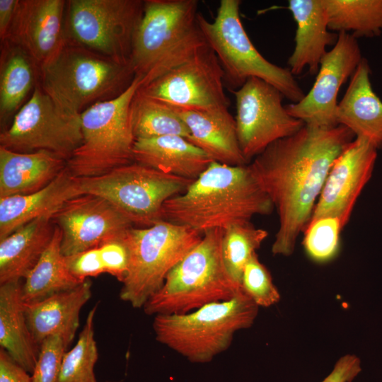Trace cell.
I'll return each mask as SVG.
<instances>
[{"label":"cell","mask_w":382,"mask_h":382,"mask_svg":"<svg viewBox=\"0 0 382 382\" xmlns=\"http://www.w3.org/2000/svg\"><path fill=\"white\" fill-rule=\"evenodd\" d=\"M82 140L81 117L59 110L39 82L9 127L0 134V146L9 150L21 153L46 150L66 161Z\"/></svg>","instance_id":"cell-12"},{"label":"cell","mask_w":382,"mask_h":382,"mask_svg":"<svg viewBox=\"0 0 382 382\" xmlns=\"http://www.w3.org/2000/svg\"><path fill=\"white\" fill-rule=\"evenodd\" d=\"M105 273L123 282L127 274L129 253L123 239L110 241L98 247Z\"/></svg>","instance_id":"cell-37"},{"label":"cell","mask_w":382,"mask_h":382,"mask_svg":"<svg viewBox=\"0 0 382 382\" xmlns=\"http://www.w3.org/2000/svg\"><path fill=\"white\" fill-rule=\"evenodd\" d=\"M91 286L88 278L72 289L24 303L28 325L40 346L53 335L62 336L67 345L71 343L79 326L80 311L91 296Z\"/></svg>","instance_id":"cell-19"},{"label":"cell","mask_w":382,"mask_h":382,"mask_svg":"<svg viewBox=\"0 0 382 382\" xmlns=\"http://www.w3.org/2000/svg\"><path fill=\"white\" fill-rule=\"evenodd\" d=\"M224 84L220 62L207 44L192 58L138 91L176 108L209 110L229 108Z\"/></svg>","instance_id":"cell-14"},{"label":"cell","mask_w":382,"mask_h":382,"mask_svg":"<svg viewBox=\"0 0 382 382\" xmlns=\"http://www.w3.org/2000/svg\"><path fill=\"white\" fill-rule=\"evenodd\" d=\"M54 230L51 217H40L0 240V284L25 279L50 245Z\"/></svg>","instance_id":"cell-26"},{"label":"cell","mask_w":382,"mask_h":382,"mask_svg":"<svg viewBox=\"0 0 382 382\" xmlns=\"http://www.w3.org/2000/svg\"><path fill=\"white\" fill-rule=\"evenodd\" d=\"M98 304L89 311L75 346L66 352L57 382H97L94 368L98 352L94 337V318Z\"/></svg>","instance_id":"cell-33"},{"label":"cell","mask_w":382,"mask_h":382,"mask_svg":"<svg viewBox=\"0 0 382 382\" xmlns=\"http://www.w3.org/2000/svg\"><path fill=\"white\" fill-rule=\"evenodd\" d=\"M223 234L224 229L216 228L202 235L144 305L146 315L185 314L212 303L230 300L243 290L224 262Z\"/></svg>","instance_id":"cell-5"},{"label":"cell","mask_w":382,"mask_h":382,"mask_svg":"<svg viewBox=\"0 0 382 382\" xmlns=\"http://www.w3.org/2000/svg\"><path fill=\"white\" fill-rule=\"evenodd\" d=\"M19 0H0L1 42L7 40Z\"/></svg>","instance_id":"cell-41"},{"label":"cell","mask_w":382,"mask_h":382,"mask_svg":"<svg viewBox=\"0 0 382 382\" xmlns=\"http://www.w3.org/2000/svg\"><path fill=\"white\" fill-rule=\"evenodd\" d=\"M39 78L42 89L59 110L79 117L92 105L122 93L135 74L131 65L67 41L40 66Z\"/></svg>","instance_id":"cell-4"},{"label":"cell","mask_w":382,"mask_h":382,"mask_svg":"<svg viewBox=\"0 0 382 382\" xmlns=\"http://www.w3.org/2000/svg\"><path fill=\"white\" fill-rule=\"evenodd\" d=\"M267 236L266 230L256 228L250 221L234 224L224 230V262L232 279L241 286L245 265Z\"/></svg>","instance_id":"cell-32"},{"label":"cell","mask_w":382,"mask_h":382,"mask_svg":"<svg viewBox=\"0 0 382 382\" xmlns=\"http://www.w3.org/2000/svg\"><path fill=\"white\" fill-rule=\"evenodd\" d=\"M83 194L101 197L138 228L162 221V207L194 181L133 162L103 175L77 178Z\"/></svg>","instance_id":"cell-10"},{"label":"cell","mask_w":382,"mask_h":382,"mask_svg":"<svg viewBox=\"0 0 382 382\" xmlns=\"http://www.w3.org/2000/svg\"><path fill=\"white\" fill-rule=\"evenodd\" d=\"M241 4L240 0H221L212 22L197 15L206 42L223 69L224 83L233 91L256 77L274 86L293 103L299 102L305 93L289 69L269 62L250 40L240 17Z\"/></svg>","instance_id":"cell-7"},{"label":"cell","mask_w":382,"mask_h":382,"mask_svg":"<svg viewBox=\"0 0 382 382\" xmlns=\"http://www.w3.org/2000/svg\"><path fill=\"white\" fill-rule=\"evenodd\" d=\"M202 235L162 220L147 228H129L122 238L129 253L121 300L143 308L170 270L200 241Z\"/></svg>","instance_id":"cell-9"},{"label":"cell","mask_w":382,"mask_h":382,"mask_svg":"<svg viewBox=\"0 0 382 382\" xmlns=\"http://www.w3.org/2000/svg\"><path fill=\"white\" fill-rule=\"evenodd\" d=\"M0 382H33L31 374L0 349Z\"/></svg>","instance_id":"cell-40"},{"label":"cell","mask_w":382,"mask_h":382,"mask_svg":"<svg viewBox=\"0 0 382 382\" xmlns=\"http://www.w3.org/2000/svg\"><path fill=\"white\" fill-rule=\"evenodd\" d=\"M78 180L66 168L35 192L0 198V240L40 217H51L69 199L81 195Z\"/></svg>","instance_id":"cell-22"},{"label":"cell","mask_w":382,"mask_h":382,"mask_svg":"<svg viewBox=\"0 0 382 382\" xmlns=\"http://www.w3.org/2000/svg\"><path fill=\"white\" fill-rule=\"evenodd\" d=\"M331 31L356 38L371 37L382 30V0H323Z\"/></svg>","instance_id":"cell-30"},{"label":"cell","mask_w":382,"mask_h":382,"mask_svg":"<svg viewBox=\"0 0 382 382\" xmlns=\"http://www.w3.org/2000/svg\"><path fill=\"white\" fill-rule=\"evenodd\" d=\"M343 228L340 220L335 216L311 220L303 232V244L306 253L316 261L331 259L337 252L340 232Z\"/></svg>","instance_id":"cell-34"},{"label":"cell","mask_w":382,"mask_h":382,"mask_svg":"<svg viewBox=\"0 0 382 382\" xmlns=\"http://www.w3.org/2000/svg\"><path fill=\"white\" fill-rule=\"evenodd\" d=\"M377 150L360 138H355L345 146L330 168L311 220L335 216L345 228L358 197L371 177Z\"/></svg>","instance_id":"cell-17"},{"label":"cell","mask_w":382,"mask_h":382,"mask_svg":"<svg viewBox=\"0 0 382 382\" xmlns=\"http://www.w3.org/2000/svg\"><path fill=\"white\" fill-rule=\"evenodd\" d=\"M186 124L190 143L212 161L229 166H245L238 141L235 117L228 108L191 110L175 108Z\"/></svg>","instance_id":"cell-20"},{"label":"cell","mask_w":382,"mask_h":382,"mask_svg":"<svg viewBox=\"0 0 382 382\" xmlns=\"http://www.w3.org/2000/svg\"><path fill=\"white\" fill-rule=\"evenodd\" d=\"M62 233L55 225L52 239L39 261L24 279L22 299L24 303L43 300L52 295L72 289L83 281L69 271L62 253Z\"/></svg>","instance_id":"cell-29"},{"label":"cell","mask_w":382,"mask_h":382,"mask_svg":"<svg viewBox=\"0 0 382 382\" xmlns=\"http://www.w3.org/2000/svg\"><path fill=\"white\" fill-rule=\"evenodd\" d=\"M68 347L59 335L46 337L40 344L39 356L31 374L33 382H57L64 355Z\"/></svg>","instance_id":"cell-36"},{"label":"cell","mask_w":382,"mask_h":382,"mask_svg":"<svg viewBox=\"0 0 382 382\" xmlns=\"http://www.w3.org/2000/svg\"><path fill=\"white\" fill-rule=\"evenodd\" d=\"M143 8L141 0L66 1V40L119 64L131 65Z\"/></svg>","instance_id":"cell-11"},{"label":"cell","mask_w":382,"mask_h":382,"mask_svg":"<svg viewBox=\"0 0 382 382\" xmlns=\"http://www.w3.org/2000/svg\"><path fill=\"white\" fill-rule=\"evenodd\" d=\"M52 219L62 231L61 249L64 256L121 240L134 227L111 203L91 194L69 199Z\"/></svg>","instance_id":"cell-16"},{"label":"cell","mask_w":382,"mask_h":382,"mask_svg":"<svg viewBox=\"0 0 382 382\" xmlns=\"http://www.w3.org/2000/svg\"><path fill=\"white\" fill-rule=\"evenodd\" d=\"M354 137L340 125L332 128L305 125L296 134L271 144L248 164L277 212L273 255L294 253L334 161Z\"/></svg>","instance_id":"cell-1"},{"label":"cell","mask_w":382,"mask_h":382,"mask_svg":"<svg viewBox=\"0 0 382 382\" xmlns=\"http://www.w3.org/2000/svg\"><path fill=\"white\" fill-rule=\"evenodd\" d=\"M273 209L248 164L234 166L213 161L183 193L164 203L161 214L163 220L203 235L250 221L256 215L270 214Z\"/></svg>","instance_id":"cell-2"},{"label":"cell","mask_w":382,"mask_h":382,"mask_svg":"<svg viewBox=\"0 0 382 382\" xmlns=\"http://www.w3.org/2000/svg\"><path fill=\"white\" fill-rule=\"evenodd\" d=\"M288 8L297 25L295 47L287 62L289 70L294 76L308 67L316 75L327 46H334L338 34L328 29L323 0H289Z\"/></svg>","instance_id":"cell-21"},{"label":"cell","mask_w":382,"mask_h":382,"mask_svg":"<svg viewBox=\"0 0 382 382\" xmlns=\"http://www.w3.org/2000/svg\"><path fill=\"white\" fill-rule=\"evenodd\" d=\"M133 158L134 162L192 180L214 161L186 138L175 135L136 139Z\"/></svg>","instance_id":"cell-25"},{"label":"cell","mask_w":382,"mask_h":382,"mask_svg":"<svg viewBox=\"0 0 382 382\" xmlns=\"http://www.w3.org/2000/svg\"><path fill=\"white\" fill-rule=\"evenodd\" d=\"M66 167V159L49 151L21 153L0 146V198L39 191Z\"/></svg>","instance_id":"cell-24"},{"label":"cell","mask_w":382,"mask_h":382,"mask_svg":"<svg viewBox=\"0 0 382 382\" xmlns=\"http://www.w3.org/2000/svg\"><path fill=\"white\" fill-rule=\"evenodd\" d=\"M257 313L258 306L242 290L185 314L156 315L153 329L158 342L191 362L208 363L231 346L237 331L251 327Z\"/></svg>","instance_id":"cell-6"},{"label":"cell","mask_w":382,"mask_h":382,"mask_svg":"<svg viewBox=\"0 0 382 382\" xmlns=\"http://www.w3.org/2000/svg\"><path fill=\"white\" fill-rule=\"evenodd\" d=\"M66 8L64 0H19L7 40L23 49L40 67L67 42Z\"/></svg>","instance_id":"cell-18"},{"label":"cell","mask_w":382,"mask_h":382,"mask_svg":"<svg viewBox=\"0 0 382 382\" xmlns=\"http://www.w3.org/2000/svg\"><path fill=\"white\" fill-rule=\"evenodd\" d=\"M362 59L357 38L347 33H339L333 48L321 59L311 90L299 102L285 105L289 114L306 125L321 128L339 125L337 94Z\"/></svg>","instance_id":"cell-15"},{"label":"cell","mask_w":382,"mask_h":382,"mask_svg":"<svg viewBox=\"0 0 382 382\" xmlns=\"http://www.w3.org/2000/svg\"><path fill=\"white\" fill-rule=\"evenodd\" d=\"M65 261L70 272L81 281L105 273L98 247L65 256Z\"/></svg>","instance_id":"cell-38"},{"label":"cell","mask_w":382,"mask_h":382,"mask_svg":"<svg viewBox=\"0 0 382 382\" xmlns=\"http://www.w3.org/2000/svg\"><path fill=\"white\" fill-rule=\"evenodd\" d=\"M360 359L355 355L342 357L330 374L321 382H352L361 372Z\"/></svg>","instance_id":"cell-39"},{"label":"cell","mask_w":382,"mask_h":382,"mask_svg":"<svg viewBox=\"0 0 382 382\" xmlns=\"http://www.w3.org/2000/svg\"><path fill=\"white\" fill-rule=\"evenodd\" d=\"M197 0H146L134 37L131 66L145 86L192 58L206 40Z\"/></svg>","instance_id":"cell-3"},{"label":"cell","mask_w":382,"mask_h":382,"mask_svg":"<svg viewBox=\"0 0 382 382\" xmlns=\"http://www.w3.org/2000/svg\"><path fill=\"white\" fill-rule=\"evenodd\" d=\"M141 85L135 76L117 96L98 102L81 114L83 140L66 161V168L76 178L97 176L134 162L130 105Z\"/></svg>","instance_id":"cell-8"},{"label":"cell","mask_w":382,"mask_h":382,"mask_svg":"<svg viewBox=\"0 0 382 382\" xmlns=\"http://www.w3.org/2000/svg\"><path fill=\"white\" fill-rule=\"evenodd\" d=\"M130 117L136 139L171 135L187 139L190 135L186 124L174 107L143 95L138 90L131 103Z\"/></svg>","instance_id":"cell-31"},{"label":"cell","mask_w":382,"mask_h":382,"mask_svg":"<svg viewBox=\"0 0 382 382\" xmlns=\"http://www.w3.org/2000/svg\"><path fill=\"white\" fill-rule=\"evenodd\" d=\"M232 92L238 139L248 164L271 144L296 134L305 125L289 114L282 105V93L262 79L249 78Z\"/></svg>","instance_id":"cell-13"},{"label":"cell","mask_w":382,"mask_h":382,"mask_svg":"<svg viewBox=\"0 0 382 382\" xmlns=\"http://www.w3.org/2000/svg\"><path fill=\"white\" fill-rule=\"evenodd\" d=\"M241 286L244 292L262 307H269L279 302V293L272 282L267 269L254 253L244 266Z\"/></svg>","instance_id":"cell-35"},{"label":"cell","mask_w":382,"mask_h":382,"mask_svg":"<svg viewBox=\"0 0 382 382\" xmlns=\"http://www.w3.org/2000/svg\"><path fill=\"white\" fill-rule=\"evenodd\" d=\"M370 71L363 58L338 103L336 117L337 124L347 127L356 138L378 149L382 147V101L371 87Z\"/></svg>","instance_id":"cell-23"},{"label":"cell","mask_w":382,"mask_h":382,"mask_svg":"<svg viewBox=\"0 0 382 382\" xmlns=\"http://www.w3.org/2000/svg\"><path fill=\"white\" fill-rule=\"evenodd\" d=\"M22 285L21 281L0 284V346L32 374L40 346L34 340L27 323Z\"/></svg>","instance_id":"cell-27"},{"label":"cell","mask_w":382,"mask_h":382,"mask_svg":"<svg viewBox=\"0 0 382 382\" xmlns=\"http://www.w3.org/2000/svg\"><path fill=\"white\" fill-rule=\"evenodd\" d=\"M0 60V120L4 123L16 115L38 82L40 67L21 47L6 40L1 43Z\"/></svg>","instance_id":"cell-28"}]
</instances>
